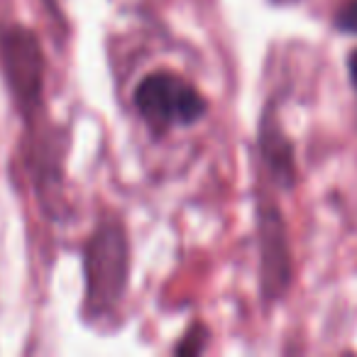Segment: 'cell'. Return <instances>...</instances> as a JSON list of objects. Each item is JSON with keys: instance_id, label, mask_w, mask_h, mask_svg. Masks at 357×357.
Here are the masks:
<instances>
[{"instance_id": "cell-7", "label": "cell", "mask_w": 357, "mask_h": 357, "mask_svg": "<svg viewBox=\"0 0 357 357\" xmlns=\"http://www.w3.org/2000/svg\"><path fill=\"white\" fill-rule=\"evenodd\" d=\"M335 25H337V30L347 32V35H357V0H350V3L342 8Z\"/></svg>"}, {"instance_id": "cell-6", "label": "cell", "mask_w": 357, "mask_h": 357, "mask_svg": "<svg viewBox=\"0 0 357 357\" xmlns=\"http://www.w3.org/2000/svg\"><path fill=\"white\" fill-rule=\"evenodd\" d=\"M206 335H208V331H206L204 326H194L184 335V340L174 347V352H176V355H199L206 347Z\"/></svg>"}, {"instance_id": "cell-1", "label": "cell", "mask_w": 357, "mask_h": 357, "mask_svg": "<svg viewBox=\"0 0 357 357\" xmlns=\"http://www.w3.org/2000/svg\"><path fill=\"white\" fill-rule=\"evenodd\" d=\"M86 306L93 316L108 313L123 298L130 274L128 235L120 223H100L86 245Z\"/></svg>"}, {"instance_id": "cell-3", "label": "cell", "mask_w": 357, "mask_h": 357, "mask_svg": "<svg viewBox=\"0 0 357 357\" xmlns=\"http://www.w3.org/2000/svg\"><path fill=\"white\" fill-rule=\"evenodd\" d=\"M0 59L10 91L22 108L40 103L42 79H45V56L35 32L25 27H10L0 37Z\"/></svg>"}, {"instance_id": "cell-4", "label": "cell", "mask_w": 357, "mask_h": 357, "mask_svg": "<svg viewBox=\"0 0 357 357\" xmlns=\"http://www.w3.org/2000/svg\"><path fill=\"white\" fill-rule=\"evenodd\" d=\"M259 238H262V291L267 298H279L291 282V255H289L284 218L274 208L262 213Z\"/></svg>"}, {"instance_id": "cell-2", "label": "cell", "mask_w": 357, "mask_h": 357, "mask_svg": "<svg viewBox=\"0 0 357 357\" xmlns=\"http://www.w3.org/2000/svg\"><path fill=\"white\" fill-rule=\"evenodd\" d=\"M135 105L154 132H164L172 123L191 125L206 113V100L199 91L164 71H154L139 81Z\"/></svg>"}, {"instance_id": "cell-8", "label": "cell", "mask_w": 357, "mask_h": 357, "mask_svg": "<svg viewBox=\"0 0 357 357\" xmlns=\"http://www.w3.org/2000/svg\"><path fill=\"white\" fill-rule=\"evenodd\" d=\"M347 71H350V81H352V86H355V91H357V50L350 54V59H347Z\"/></svg>"}, {"instance_id": "cell-5", "label": "cell", "mask_w": 357, "mask_h": 357, "mask_svg": "<svg viewBox=\"0 0 357 357\" xmlns=\"http://www.w3.org/2000/svg\"><path fill=\"white\" fill-rule=\"evenodd\" d=\"M259 147L267 159V164L272 167L274 176L279 181H284L287 186L294 184L296 169H294V149L289 144V139L282 135V130H277L274 125H264L262 135H259Z\"/></svg>"}]
</instances>
